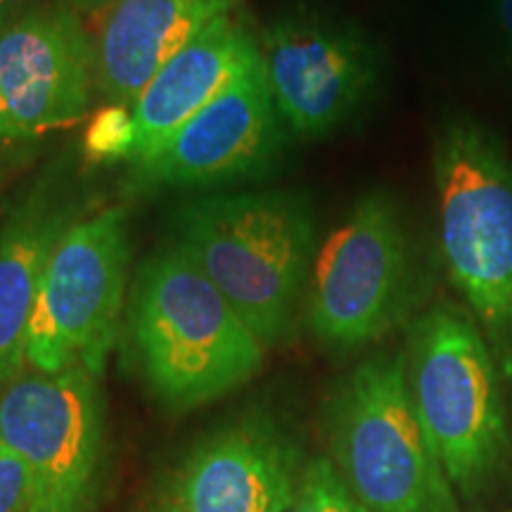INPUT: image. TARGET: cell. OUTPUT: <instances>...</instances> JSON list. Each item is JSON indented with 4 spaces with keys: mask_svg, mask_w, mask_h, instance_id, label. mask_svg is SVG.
I'll list each match as a JSON object with an SVG mask.
<instances>
[{
    "mask_svg": "<svg viewBox=\"0 0 512 512\" xmlns=\"http://www.w3.org/2000/svg\"><path fill=\"white\" fill-rule=\"evenodd\" d=\"M176 245L219 287L266 349L292 335L316 259V214L299 190L238 192L183 204Z\"/></svg>",
    "mask_w": 512,
    "mask_h": 512,
    "instance_id": "obj_1",
    "label": "cell"
},
{
    "mask_svg": "<svg viewBox=\"0 0 512 512\" xmlns=\"http://www.w3.org/2000/svg\"><path fill=\"white\" fill-rule=\"evenodd\" d=\"M128 337L147 387L178 411L247 384L266 358L261 339L176 242L140 264Z\"/></svg>",
    "mask_w": 512,
    "mask_h": 512,
    "instance_id": "obj_2",
    "label": "cell"
},
{
    "mask_svg": "<svg viewBox=\"0 0 512 512\" xmlns=\"http://www.w3.org/2000/svg\"><path fill=\"white\" fill-rule=\"evenodd\" d=\"M439 252L453 287L512 361V155L484 121L451 114L432 143Z\"/></svg>",
    "mask_w": 512,
    "mask_h": 512,
    "instance_id": "obj_3",
    "label": "cell"
},
{
    "mask_svg": "<svg viewBox=\"0 0 512 512\" xmlns=\"http://www.w3.org/2000/svg\"><path fill=\"white\" fill-rule=\"evenodd\" d=\"M406 380L453 489L472 498L510 458L508 408L496 351L463 309L439 304L408 330Z\"/></svg>",
    "mask_w": 512,
    "mask_h": 512,
    "instance_id": "obj_4",
    "label": "cell"
},
{
    "mask_svg": "<svg viewBox=\"0 0 512 512\" xmlns=\"http://www.w3.org/2000/svg\"><path fill=\"white\" fill-rule=\"evenodd\" d=\"M332 467L368 512H458L415 411L403 354L363 361L328 406Z\"/></svg>",
    "mask_w": 512,
    "mask_h": 512,
    "instance_id": "obj_5",
    "label": "cell"
},
{
    "mask_svg": "<svg viewBox=\"0 0 512 512\" xmlns=\"http://www.w3.org/2000/svg\"><path fill=\"white\" fill-rule=\"evenodd\" d=\"M413 280L399 202L387 190L363 192L316 249L304 297L309 330L330 349L368 347L406 313Z\"/></svg>",
    "mask_w": 512,
    "mask_h": 512,
    "instance_id": "obj_6",
    "label": "cell"
},
{
    "mask_svg": "<svg viewBox=\"0 0 512 512\" xmlns=\"http://www.w3.org/2000/svg\"><path fill=\"white\" fill-rule=\"evenodd\" d=\"M131 259L124 207L76 219L55 242L29 323L27 366L60 373L83 366L95 377L119 337Z\"/></svg>",
    "mask_w": 512,
    "mask_h": 512,
    "instance_id": "obj_7",
    "label": "cell"
},
{
    "mask_svg": "<svg viewBox=\"0 0 512 512\" xmlns=\"http://www.w3.org/2000/svg\"><path fill=\"white\" fill-rule=\"evenodd\" d=\"M105 408L83 366L19 370L0 389V437L27 467L29 512H88L98 494Z\"/></svg>",
    "mask_w": 512,
    "mask_h": 512,
    "instance_id": "obj_8",
    "label": "cell"
},
{
    "mask_svg": "<svg viewBox=\"0 0 512 512\" xmlns=\"http://www.w3.org/2000/svg\"><path fill=\"white\" fill-rule=\"evenodd\" d=\"M261 62L275 110L297 138H323L349 124L377 91L382 55L358 24L297 8L261 34Z\"/></svg>",
    "mask_w": 512,
    "mask_h": 512,
    "instance_id": "obj_9",
    "label": "cell"
},
{
    "mask_svg": "<svg viewBox=\"0 0 512 512\" xmlns=\"http://www.w3.org/2000/svg\"><path fill=\"white\" fill-rule=\"evenodd\" d=\"M95 41L60 0L12 10L0 29V140L24 143L79 124L91 107Z\"/></svg>",
    "mask_w": 512,
    "mask_h": 512,
    "instance_id": "obj_10",
    "label": "cell"
},
{
    "mask_svg": "<svg viewBox=\"0 0 512 512\" xmlns=\"http://www.w3.org/2000/svg\"><path fill=\"white\" fill-rule=\"evenodd\" d=\"M285 145V124L256 57L204 110L150 155L131 162L136 188H219L266 176Z\"/></svg>",
    "mask_w": 512,
    "mask_h": 512,
    "instance_id": "obj_11",
    "label": "cell"
},
{
    "mask_svg": "<svg viewBox=\"0 0 512 512\" xmlns=\"http://www.w3.org/2000/svg\"><path fill=\"white\" fill-rule=\"evenodd\" d=\"M302 470L278 425L249 415L200 441L178 472V512H287Z\"/></svg>",
    "mask_w": 512,
    "mask_h": 512,
    "instance_id": "obj_12",
    "label": "cell"
},
{
    "mask_svg": "<svg viewBox=\"0 0 512 512\" xmlns=\"http://www.w3.org/2000/svg\"><path fill=\"white\" fill-rule=\"evenodd\" d=\"M256 57H261V36L242 8L214 19L164 64L131 107L133 147L128 164L174 136Z\"/></svg>",
    "mask_w": 512,
    "mask_h": 512,
    "instance_id": "obj_13",
    "label": "cell"
},
{
    "mask_svg": "<svg viewBox=\"0 0 512 512\" xmlns=\"http://www.w3.org/2000/svg\"><path fill=\"white\" fill-rule=\"evenodd\" d=\"M240 8L242 0H119L95 38V88L110 105L131 110L171 57Z\"/></svg>",
    "mask_w": 512,
    "mask_h": 512,
    "instance_id": "obj_14",
    "label": "cell"
},
{
    "mask_svg": "<svg viewBox=\"0 0 512 512\" xmlns=\"http://www.w3.org/2000/svg\"><path fill=\"white\" fill-rule=\"evenodd\" d=\"M79 211L50 178L38 181L0 226V389L27 366L29 323L43 268Z\"/></svg>",
    "mask_w": 512,
    "mask_h": 512,
    "instance_id": "obj_15",
    "label": "cell"
},
{
    "mask_svg": "<svg viewBox=\"0 0 512 512\" xmlns=\"http://www.w3.org/2000/svg\"><path fill=\"white\" fill-rule=\"evenodd\" d=\"M287 512H368L351 496L328 458H316L302 470L297 496Z\"/></svg>",
    "mask_w": 512,
    "mask_h": 512,
    "instance_id": "obj_16",
    "label": "cell"
},
{
    "mask_svg": "<svg viewBox=\"0 0 512 512\" xmlns=\"http://www.w3.org/2000/svg\"><path fill=\"white\" fill-rule=\"evenodd\" d=\"M133 147V124L131 110L121 105L102 107L88 124L86 152L98 162L131 157Z\"/></svg>",
    "mask_w": 512,
    "mask_h": 512,
    "instance_id": "obj_17",
    "label": "cell"
},
{
    "mask_svg": "<svg viewBox=\"0 0 512 512\" xmlns=\"http://www.w3.org/2000/svg\"><path fill=\"white\" fill-rule=\"evenodd\" d=\"M31 486L27 467L0 437V512H29Z\"/></svg>",
    "mask_w": 512,
    "mask_h": 512,
    "instance_id": "obj_18",
    "label": "cell"
},
{
    "mask_svg": "<svg viewBox=\"0 0 512 512\" xmlns=\"http://www.w3.org/2000/svg\"><path fill=\"white\" fill-rule=\"evenodd\" d=\"M489 10L494 15L498 36H501L503 50L512 62V0H489Z\"/></svg>",
    "mask_w": 512,
    "mask_h": 512,
    "instance_id": "obj_19",
    "label": "cell"
},
{
    "mask_svg": "<svg viewBox=\"0 0 512 512\" xmlns=\"http://www.w3.org/2000/svg\"><path fill=\"white\" fill-rule=\"evenodd\" d=\"M60 3L69 5V8L79 12V15H83V12L95 15V12H107L114 3H119V0H60Z\"/></svg>",
    "mask_w": 512,
    "mask_h": 512,
    "instance_id": "obj_20",
    "label": "cell"
},
{
    "mask_svg": "<svg viewBox=\"0 0 512 512\" xmlns=\"http://www.w3.org/2000/svg\"><path fill=\"white\" fill-rule=\"evenodd\" d=\"M5 145H10V143H5V140H0V192H3L5 183H8V174H10V169H8V157H5Z\"/></svg>",
    "mask_w": 512,
    "mask_h": 512,
    "instance_id": "obj_21",
    "label": "cell"
},
{
    "mask_svg": "<svg viewBox=\"0 0 512 512\" xmlns=\"http://www.w3.org/2000/svg\"><path fill=\"white\" fill-rule=\"evenodd\" d=\"M12 10H15V3H12V0H0V29L5 27V22H8V17L12 15Z\"/></svg>",
    "mask_w": 512,
    "mask_h": 512,
    "instance_id": "obj_22",
    "label": "cell"
},
{
    "mask_svg": "<svg viewBox=\"0 0 512 512\" xmlns=\"http://www.w3.org/2000/svg\"><path fill=\"white\" fill-rule=\"evenodd\" d=\"M155 512H178V510L174 508V505L169 503V505H164V508H159V510H155Z\"/></svg>",
    "mask_w": 512,
    "mask_h": 512,
    "instance_id": "obj_23",
    "label": "cell"
}]
</instances>
